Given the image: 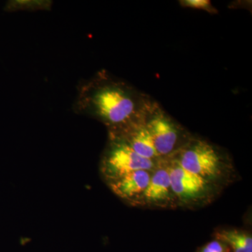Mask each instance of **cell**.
Returning <instances> with one entry per match:
<instances>
[{
    "instance_id": "cell-1",
    "label": "cell",
    "mask_w": 252,
    "mask_h": 252,
    "mask_svg": "<svg viewBox=\"0 0 252 252\" xmlns=\"http://www.w3.org/2000/svg\"><path fill=\"white\" fill-rule=\"evenodd\" d=\"M157 104L147 94L103 70L79 86L74 110L102 123L108 135L115 136L144 125Z\"/></svg>"
},
{
    "instance_id": "cell-2",
    "label": "cell",
    "mask_w": 252,
    "mask_h": 252,
    "mask_svg": "<svg viewBox=\"0 0 252 252\" xmlns=\"http://www.w3.org/2000/svg\"><path fill=\"white\" fill-rule=\"evenodd\" d=\"M172 157L182 168L223 189L233 182V161L221 149L200 138L190 137Z\"/></svg>"
},
{
    "instance_id": "cell-3",
    "label": "cell",
    "mask_w": 252,
    "mask_h": 252,
    "mask_svg": "<svg viewBox=\"0 0 252 252\" xmlns=\"http://www.w3.org/2000/svg\"><path fill=\"white\" fill-rule=\"evenodd\" d=\"M162 159L170 174L177 207L196 208L205 206L216 200L222 188L187 171L171 156Z\"/></svg>"
},
{
    "instance_id": "cell-4",
    "label": "cell",
    "mask_w": 252,
    "mask_h": 252,
    "mask_svg": "<svg viewBox=\"0 0 252 252\" xmlns=\"http://www.w3.org/2000/svg\"><path fill=\"white\" fill-rule=\"evenodd\" d=\"M157 161L141 157L125 141L109 137L99 165V171L106 183L117 180L136 170H153Z\"/></svg>"
},
{
    "instance_id": "cell-5",
    "label": "cell",
    "mask_w": 252,
    "mask_h": 252,
    "mask_svg": "<svg viewBox=\"0 0 252 252\" xmlns=\"http://www.w3.org/2000/svg\"><path fill=\"white\" fill-rule=\"evenodd\" d=\"M144 125L160 158L175 154L190 139L181 126L172 120L158 103L149 113Z\"/></svg>"
},
{
    "instance_id": "cell-6",
    "label": "cell",
    "mask_w": 252,
    "mask_h": 252,
    "mask_svg": "<svg viewBox=\"0 0 252 252\" xmlns=\"http://www.w3.org/2000/svg\"><path fill=\"white\" fill-rule=\"evenodd\" d=\"M139 206L147 208H177V200L172 190L170 174L163 159H159L157 166L152 170L150 180Z\"/></svg>"
},
{
    "instance_id": "cell-7",
    "label": "cell",
    "mask_w": 252,
    "mask_h": 252,
    "mask_svg": "<svg viewBox=\"0 0 252 252\" xmlns=\"http://www.w3.org/2000/svg\"><path fill=\"white\" fill-rule=\"evenodd\" d=\"M152 170H136L107 184L113 193L132 206H139Z\"/></svg>"
},
{
    "instance_id": "cell-8",
    "label": "cell",
    "mask_w": 252,
    "mask_h": 252,
    "mask_svg": "<svg viewBox=\"0 0 252 252\" xmlns=\"http://www.w3.org/2000/svg\"><path fill=\"white\" fill-rule=\"evenodd\" d=\"M109 137H118L125 141L136 154L149 160L157 161L160 157L154 147L153 140L145 125H141L126 131L119 135Z\"/></svg>"
},
{
    "instance_id": "cell-9",
    "label": "cell",
    "mask_w": 252,
    "mask_h": 252,
    "mask_svg": "<svg viewBox=\"0 0 252 252\" xmlns=\"http://www.w3.org/2000/svg\"><path fill=\"white\" fill-rule=\"evenodd\" d=\"M214 236L225 243L231 252H252L251 233L238 228L217 230Z\"/></svg>"
},
{
    "instance_id": "cell-10",
    "label": "cell",
    "mask_w": 252,
    "mask_h": 252,
    "mask_svg": "<svg viewBox=\"0 0 252 252\" xmlns=\"http://www.w3.org/2000/svg\"><path fill=\"white\" fill-rule=\"evenodd\" d=\"M180 3L184 7L203 10L212 14L217 13V9L212 6L211 1L209 0H182Z\"/></svg>"
},
{
    "instance_id": "cell-11",
    "label": "cell",
    "mask_w": 252,
    "mask_h": 252,
    "mask_svg": "<svg viewBox=\"0 0 252 252\" xmlns=\"http://www.w3.org/2000/svg\"><path fill=\"white\" fill-rule=\"evenodd\" d=\"M195 252H230V250L225 243L215 239L199 248Z\"/></svg>"
},
{
    "instance_id": "cell-12",
    "label": "cell",
    "mask_w": 252,
    "mask_h": 252,
    "mask_svg": "<svg viewBox=\"0 0 252 252\" xmlns=\"http://www.w3.org/2000/svg\"></svg>"
}]
</instances>
